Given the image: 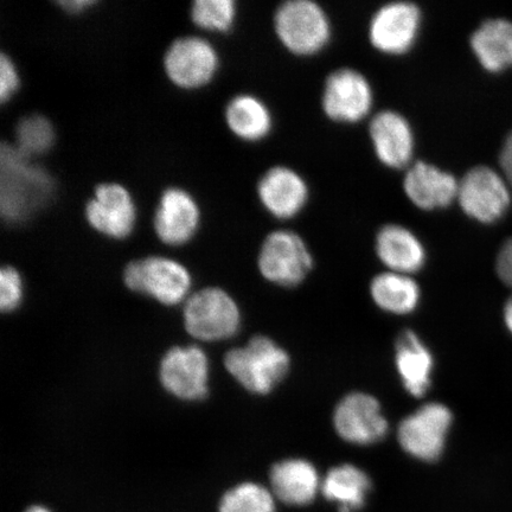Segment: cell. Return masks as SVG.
Returning <instances> with one entry per match:
<instances>
[{"label": "cell", "instance_id": "8", "mask_svg": "<svg viewBox=\"0 0 512 512\" xmlns=\"http://www.w3.org/2000/svg\"><path fill=\"white\" fill-rule=\"evenodd\" d=\"M453 416L441 403H428L409 415L399 427L403 450L424 462H435L444 452Z\"/></svg>", "mask_w": 512, "mask_h": 512}, {"label": "cell", "instance_id": "3", "mask_svg": "<svg viewBox=\"0 0 512 512\" xmlns=\"http://www.w3.org/2000/svg\"><path fill=\"white\" fill-rule=\"evenodd\" d=\"M274 24L281 43L296 55L317 54L330 41L329 18L311 0H290L284 3L275 14Z\"/></svg>", "mask_w": 512, "mask_h": 512}, {"label": "cell", "instance_id": "14", "mask_svg": "<svg viewBox=\"0 0 512 512\" xmlns=\"http://www.w3.org/2000/svg\"><path fill=\"white\" fill-rule=\"evenodd\" d=\"M334 424L339 437L356 445L379 443L388 432V422L373 396L354 393L336 408Z\"/></svg>", "mask_w": 512, "mask_h": 512}, {"label": "cell", "instance_id": "28", "mask_svg": "<svg viewBox=\"0 0 512 512\" xmlns=\"http://www.w3.org/2000/svg\"><path fill=\"white\" fill-rule=\"evenodd\" d=\"M236 18L234 0H196L191 6V19L198 28L227 32L233 28Z\"/></svg>", "mask_w": 512, "mask_h": 512}, {"label": "cell", "instance_id": "30", "mask_svg": "<svg viewBox=\"0 0 512 512\" xmlns=\"http://www.w3.org/2000/svg\"><path fill=\"white\" fill-rule=\"evenodd\" d=\"M19 86H21V79H19L16 64L8 55L2 54L0 56V100L3 104L12 99Z\"/></svg>", "mask_w": 512, "mask_h": 512}, {"label": "cell", "instance_id": "35", "mask_svg": "<svg viewBox=\"0 0 512 512\" xmlns=\"http://www.w3.org/2000/svg\"><path fill=\"white\" fill-rule=\"evenodd\" d=\"M23 512H54V510L49 508L46 504L34 503L30 504Z\"/></svg>", "mask_w": 512, "mask_h": 512}, {"label": "cell", "instance_id": "26", "mask_svg": "<svg viewBox=\"0 0 512 512\" xmlns=\"http://www.w3.org/2000/svg\"><path fill=\"white\" fill-rule=\"evenodd\" d=\"M274 495L260 484L247 482L233 486L221 496L217 512H275Z\"/></svg>", "mask_w": 512, "mask_h": 512}, {"label": "cell", "instance_id": "5", "mask_svg": "<svg viewBox=\"0 0 512 512\" xmlns=\"http://www.w3.org/2000/svg\"><path fill=\"white\" fill-rule=\"evenodd\" d=\"M124 279L132 291L147 294L166 305L183 302L191 286L187 268L163 256L131 262L126 267Z\"/></svg>", "mask_w": 512, "mask_h": 512}, {"label": "cell", "instance_id": "12", "mask_svg": "<svg viewBox=\"0 0 512 512\" xmlns=\"http://www.w3.org/2000/svg\"><path fill=\"white\" fill-rule=\"evenodd\" d=\"M421 24V12L413 3L395 2L377 10L370 22L369 37L381 53L401 55L414 46Z\"/></svg>", "mask_w": 512, "mask_h": 512}, {"label": "cell", "instance_id": "18", "mask_svg": "<svg viewBox=\"0 0 512 512\" xmlns=\"http://www.w3.org/2000/svg\"><path fill=\"white\" fill-rule=\"evenodd\" d=\"M370 138L377 158L388 168L401 169L411 163L413 131L401 114L393 111L377 114L370 124Z\"/></svg>", "mask_w": 512, "mask_h": 512}, {"label": "cell", "instance_id": "21", "mask_svg": "<svg viewBox=\"0 0 512 512\" xmlns=\"http://www.w3.org/2000/svg\"><path fill=\"white\" fill-rule=\"evenodd\" d=\"M396 367L407 392L421 398L431 387L433 357L413 331L402 332L396 343Z\"/></svg>", "mask_w": 512, "mask_h": 512}, {"label": "cell", "instance_id": "31", "mask_svg": "<svg viewBox=\"0 0 512 512\" xmlns=\"http://www.w3.org/2000/svg\"><path fill=\"white\" fill-rule=\"evenodd\" d=\"M496 271L499 279L512 288V238L505 241L496 260Z\"/></svg>", "mask_w": 512, "mask_h": 512}, {"label": "cell", "instance_id": "20", "mask_svg": "<svg viewBox=\"0 0 512 512\" xmlns=\"http://www.w3.org/2000/svg\"><path fill=\"white\" fill-rule=\"evenodd\" d=\"M376 252L384 265L400 274L418 272L426 261V251L420 240L411 230L398 224H389L380 230Z\"/></svg>", "mask_w": 512, "mask_h": 512}, {"label": "cell", "instance_id": "34", "mask_svg": "<svg viewBox=\"0 0 512 512\" xmlns=\"http://www.w3.org/2000/svg\"><path fill=\"white\" fill-rule=\"evenodd\" d=\"M504 320L505 325H507V328L512 334V297L509 299V302L507 305H505L504 309Z\"/></svg>", "mask_w": 512, "mask_h": 512}, {"label": "cell", "instance_id": "7", "mask_svg": "<svg viewBox=\"0 0 512 512\" xmlns=\"http://www.w3.org/2000/svg\"><path fill=\"white\" fill-rule=\"evenodd\" d=\"M312 256L300 236L279 230L267 236L259 254V268L271 283L297 286L311 271Z\"/></svg>", "mask_w": 512, "mask_h": 512}, {"label": "cell", "instance_id": "15", "mask_svg": "<svg viewBox=\"0 0 512 512\" xmlns=\"http://www.w3.org/2000/svg\"><path fill=\"white\" fill-rule=\"evenodd\" d=\"M201 211L195 198L181 188L166 189L159 198L153 227L160 241L182 246L200 227Z\"/></svg>", "mask_w": 512, "mask_h": 512}, {"label": "cell", "instance_id": "33", "mask_svg": "<svg viewBox=\"0 0 512 512\" xmlns=\"http://www.w3.org/2000/svg\"><path fill=\"white\" fill-rule=\"evenodd\" d=\"M95 4L93 0H63V2H59L62 10L70 15H80Z\"/></svg>", "mask_w": 512, "mask_h": 512}, {"label": "cell", "instance_id": "6", "mask_svg": "<svg viewBox=\"0 0 512 512\" xmlns=\"http://www.w3.org/2000/svg\"><path fill=\"white\" fill-rule=\"evenodd\" d=\"M507 179L489 166H476L459 182L457 200L464 213L482 223L502 219L510 207Z\"/></svg>", "mask_w": 512, "mask_h": 512}, {"label": "cell", "instance_id": "19", "mask_svg": "<svg viewBox=\"0 0 512 512\" xmlns=\"http://www.w3.org/2000/svg\"><path fill=\"white\" fill-rule=\"evenodd\" d=\"M272 494L288 505L310 504L319 489L318 473L303 459H287L272 467L270 473Z\"/></svg>", "mask_w": 512, "mask_h": 512}, {"label": "cell", "instance_id": "13", "mask_svg": "<svg viewBox=\"0 0 512 512\" xmlns=\"http://www.w3.org/2000/svg\"><path fill=\"white\" fill-rule=\"evenodd\" d=\"M373 106L370 83L354 69H339L326 80L324 112L338 123H357L367 117Z\"/></svg>", "mask_w": 512, "mask_h": 512}, {"label": "cell", "instance_id": "27", "mask_svg": "<svg viewBox=\"0 0 512 512\" xmlns=\"http://www.w3.org/2000/svg\"><path fill=\"white\" fill-rule=\"evenodd\" d=\"M55 143L53 125L42 115H30L19 121L16 128V147L29 158L43 155Z\"/></svg>", "mask_w": 512, "mask_h": 512}, {"label": "cell", "instance_id": "2", "mask_svg": "<svg viewBox=\"0 0 512 512\" xmlns=\"http://www.w3.org/2000/svg\"><path fill=\"white\" fill-rule=\"evenodd\" d=\"M224 366L249 392L265 395L284 379L290 357L272 339L258 336L245 348L230 350Z\"/></svg>", "mask_w": 512, "mask_h": 512}, {"label": "cell", "instance_id": "29", "mask_svg": "<svg viewBox=\"0 0 512 512\" xmlns=\"http://www.w3.org/2000/svg\"><path fill=\"white\" fill-rule=\"evenodd\" d=\"M0 306L4 312L14 311L22 302L23 283L14 267L5 266L0 272Z\"/></svg>", "mask_w": 512, "mask_h": 512}, {"label": "cell", "instance_id": "1", "mask_svg": "<svg viewBox=\"0 0 512 512\" xmlns=\"http://www.w3.org/2000/svg\"><path fill=\"white\" fill-rule=\"evenodd\" d=\"M0 170V209L5 220L21 221L47 201L53 189L49 175L16 146L2 145Z\"/></svg>", "mask_w": 512, "mask_h": 512}, {"label": "cell", "instance_id": "22", "mask_svg": "<svg viewBox=\"0 0 512 512\" xmlns=\"http://www.w3.org/2000/svg\"><path fill=\"white\" fill-rule=\"evenodd\" d=\"M471 48L478 61L490 73L512 67V22L489 19L473 32Z\"/></svg>", "mask_w": 512, "mask_h": 512}, {"label": "cell", "instance_id": "32", "mask_svg": "<svg viewBox=\"0 0 512 512\" xmlns=\"http://www.w3.org/2000/svg\"><path fill=\"white\" fill-rule=\"evenodd\" d=\"M499 164H501L504 178L507 179L512 189V132L505 139L501 155H499Z\"/></svg>", "mask_w": 512, "mask_h": 512}, {"label": "cell", "instance_id": "11", "mask_svg": "<svg viewBox=\"0 0 512 512\" xmlns=\"http://www.w3.org/2000/svg\"><path fill=\"white\" fill-rule=\"evenodd\" d=\"M208 379V357L197 347L171 349L160 364V381L178 399L195 401L206 398Z\"/></svg>", "mask_w": 512, "mask_h": 512}, {"label": "cell", "instance_id": "25", "mask_svg": "<svg viewBox=\"0 0 512 512\" xmlns=\"http://www.w3.org/2000/svg\"><path fill=\"white\" fill-rule=\"evenodd\" d=\"M370 291L377 306L395 315L413 312L420 300L418 284L408 275L395 272L377 275Z\"/></svg>", "mask_w": 512, "mask_h": 512}, {"label": "cell", "instance_id": "16", "mask_svg": "<svg viewBox=\"0 0 512 512\" xmlns=\"http://www.w3.org/2000/svg\"><path fill=\"white\" fill-rule=\"evenodd\" d=\"M403 189L415 207L435 210L446 208L457 200L459 182L437 166L418 162L406 172Z\"/></svg>", "mask_w": 512, "mask_h": 512}, {"label": "cell", "instance_id": "10", "mask_svg": "<svg viewBox=\"0 0 512 512\" xmlns=\"http://www.w3.org/2000/svg\"><path fill=\"white\" fill-rule=\"evenodd\" d=\"M86 219L96 232L108 238L123 240L133 232L137 209L133 197L123 185H98L86 204Z\"/></svg>", "mask_w": 512, "mask_h": 512}, {"label": "cell", "instance_id": "24", "mask_svg": "<svg viewBox=\"0 0 512 512\" xmlns=\"http://www.w3.org/2000/svg\"><path fill=\"white\" fill-rule=\"evenodd\" d=\"M370 486L366 473L354 465H342L328 473L322 491L329 501L339 504V512H354L363 507Z\"/></svg>", "mask_w": 512, "mask_h": 512}, {"label": "cell", "instance_id": "23", "mask_svg": "<svg viewBox=\"0 0 512 512\" xmlns=\"http://www.w3.org/2000/svg\"><path fill=\"white\" fill-rule=\"evenodd\" d=\"M229 130L245 142H259L268 136L272 117L267 106L253 95L241 94L229 101L226 108Z\"/></svg>", "mask_w": 512, "mask_h": 512}, {"label": "cell", "instance_id": "4", "mask_svg": "<svg viewBox=\"0 0 512 512\" xmlns=\"http://www.w3.org/2000/svg\"><path fill=\"white\" fill-rule=\"evenodd\" d=\"M185 328L201 341H222L239 331L241 315L232 297L220 288H207L188 299L184 307Z\"/></svg>", "mask_w": 512, "mask_h": 512}, {"label": "cell", "instance_id": "9", "mask_svg": "<svg viewBox=\"0 0 512 512\" xmlns=\"http://www.w3.org/2000/svg\"><path fill=\"white\" fill-rule=\"evenodd\" d=\"M219 62V54L208 41L190 36L171 44L164 56V69L177 87L197 89L214 79Z\"/></svg>", "mask_w": 512, "mask_h": 512}, {"label": "cell", "instance_id": "17", "mask_svg": "<svg viewBox=\"0 0 512 512\" xmlns=\"http://www.w3.org/2000/svg\"><path fill=\"white\" fill-rule=\"evenodd\" d=\"M262 206L281 220L291 219L303 210L309 197V189L296 171L277 166L268 170L258 184Z\"/></svg>", "mask_w": 512, "mask_h": 512}]
</instances>
